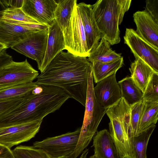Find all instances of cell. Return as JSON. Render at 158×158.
Here are the masks:
<instances>
[{
    "label": "cell",
    "instance_id": "f35d334b",
    "mask_svg": "<svg viewBox=\"0 0 158 158\" xmlns=\"http://www.w3.org/2000/svg\"></svg>",
    "mask_w": 158,
    "mask_h": 158
},
{
    "label": "cell",
    "instance_id": "484cf974",
    "mask_svg": "<svg viewBox=\"0 0 158 158\" xmlns=\"http://www.w3.org/2000/svg\"><path fill=\"white\" fill-rule=\"evenodd\" d=\"M77 0H58L54 13L55 19L62 31L67 27Z\"/></svg>",
    "mask_w": 158,
    "mask_h": 158
},
{
    "label": "cell",
    "instance_id": "8992f818",
    "mask_svg": "<svg viewBox=\"0 0 158 158\" xmlns=\"http://www.w3.org/2000/svg\"><path fill=\"white\" fill-rule=\"evenodd\" d=\"M65 49L74 56L87 57L89 56L85 31L80 12L76 3L69 23L62 31Z\"/></svg>",
    "mask_w": 158,
    "mask_h": 158
},
{
    "label": "cell",
    "instance_id": "e575fe53",
    "mask_svg": "<svg viewBox=\"0 0 158 158\" xmlns=\"http://www.w3.org/2000/svg\"><path fill=\"white\" fill-rule=\"evenodd\" d=\"M13 60L12 56L6 52V49L0 53V69L4 65Z\"/></svg>",
    "mask_w": 158,
    "mask_h": 158
},
{
    "label": "cell",
    "instance_id": "f546056e",
    "mask_svg": "<svg viewBox=\"0 0 158 158\" xmlns=\"http://www.w3.org/2000/svg\"><path fill=\"white\" fill-rule=\"evenodd\" d=\"M143 101L158 102V73L151 77L143 93Z\"/></svg>",
    "mask_w": 158,
    "mask_h": 158
},
{
    "label": "cell",
    "instance_id": "6da1fadb",
    "mask_svg": "<svg viewBox=\"0 0 158 158\" xmlns=\"http://www.w3.org/2000/svg\"><path fill=\"white\" fill-rule=\"evenodd\" d=\"M92 70V64L86 57L62 51L38 75L35 82L61 88L85 106L88 76Z\"/></svg>",
    "mask_w": 158,
    "mask_h": 158
},
{
    "label": "cell",
    "instance_id": "d6a6232c",
    "mask_svg": "<svg viewBox=\"0 0 158 158\" xmlns=\"http://www.w3.org/2000/svg\"><path fill=\"white\" fill-rule=\"evenodd\" d=\"M24 0H0V5L3 10L9 8H21Z\"/></svg>",
    "mask_w": 158,
    "mask_h": 158
},
{
    "label": "cell",
    "instance_id": "ffe728a7",
    "mask_svg": "<svg viewBox=\"0 0 158 158\" xmlns=\"http://www.w3.org/2000/svg\"><path fill=\"white\" fill-rule=\"evenodd\" d=\"M110 44L105 39L102 38L98 44L91 50L87 58L91 63L95 61L107 63L117 60L122 56L120 54L112 50Z\"/></svg>",
    "mask_w": 158,
    "mask_h": 158
},
{
    "label": "cell",
    "instance_id": "d590c367",
    "mask_svg": "<svg viewBox=\"0 0 158 158\" xmlns=\"http://www.w3.org/2000/svg\"><path fill=\"white\" fill-rule=\"evenodd\" d=\"M89 152V149L86 148L81 153L79 158H86Z\"/></svg>",
    "mask_w": 158,
    "mask_h": 158
},
{
    "label": "cell",
    "instance_id": "8fae6325",
    "mask_svg": "<svg viewBox=\"0 0 158 158\" xmlns=\"http://www.w3.org/2000/svg\"><path fill=\"white\" fill-rule=\"evenodd\" d=\"M124 40L135 59H142L158 73V50L142 39L132 28L126 29Z\"/></svg>",
    "mask_w": 158,
    "mask_h": 158
},
{
    "label": "cell",
    "instance_id": "ac0fdd59",
    "mask_svg": "<svg viewBox=\"0 0 158 158\" xmlns=\"http://www.w3.org/2000/svg\"><path fill=\"white\" fill-rule=\"evenodd\" d=\"M93 138L94 155L98 158H123L107 130L97 131Z\"/></svg>",
    "mask_w": 158,
    "mask_h": 158
},
{
    "label": "cell",
    "instance_id": "7a4b0ae2",
    "mask_svg": "<svg viewBox=\"0 0 158 158\" xmlns=\"http://www.w3.org/2000/svg\"><path fill=\"white\" fill-rule=\"evenodd\" d=\"M40 85L43 88L41 93L34 94L31 92L25 96L20 104L2 116L3 121L6 125L42 121L47 115L59 110L70 98L61 88Z\"/></svg>",
    "mask_w": 158,
    "mask_h": 158
},
{
    "label": "cell",
    "instance_id": "603a6c76",
    "mask_svg": "<svg viewBox=\"0 0 158 158\" xmlns=\"http://www.w3.org/2000/svg\"><path fill=\"white\" fill-rule=\"evenodd\" d=\"M38 86L35 82L0 87V101H4L25 96Z\"/></svg>",
    "mask_w": 158,
    "mask_h": 158
},
{
    "label": "cell",
    "instance_id": "4fadbf2b",
    "mask_svg": "<svg viewBox=\"0 0 158 158\" xmlns=\"http://www.w3.org/2000/svg\"><path fill=\"white\" fill-rule=\"evenodd\" d=\"M58 0H24L21 8L27 15L39 23L49 27L55 20Z\"/></svg>",
    "mask_w": 158,
    "mask_h": 158
},
{
    "label": "cell",
    "instance_id": "4dcf8cb0",
    "mask_svg": "<svg viewBox=\"0 0 158 158\" xmlns=\"http://www.w3.org/2000/svg\"><path fill=\"white\" fill-rule=\"evenodd\" d=\"M25 97L6 101H0V116L11 110L20 104Z\"/></svg>",
    "mask_w": 158,
    "mask_h": 158
},
{
    "label": "cell",
    "instance_id": "83f0119b",
    "mask_svg": "<svg viewBox=\"0 0 158 158\" xmlns=\"http://www.w3.org/2000/svg\"><path fill=\"white\" fill-rule=\"evenodd\" d=\"M12 151L15 158H51L44 150L33 146L20 145Z\"/></svg>",
    "mask_w": 158,
    "mask_h": 158
},
{
    "label": "cell",
    "instance_id": "44dd1931",
    "mask_svg": "<svg viewBox=\"0 0 158 158\" xmlns=\"http://www.w3.org/2000/svg\"><path fill=\"white\" fill-rule=\"evenodd\" d=\"M92 76L94 82L97 83L114 73L122 67L123 64V57L107 63L95 61L91 63Z\"/></svg>",
    "mask_w": 158,
    "mask_h": 158
},
{
    "label": "cell",
    "instance_id": "9a60e30c",
    "mask_svg": "<svg viewBox=\"0 0 158 158\" xmlns=\"http://www.w3.org/2000/svg\"><path fill=\"white\" fill-rule=\"evenodd\" d=\"M136 33L142 39L158 50V23L144 10L133 15Z\"/></svg>",
    "mask_w": 158,
    "mask_h": 158
},
{
    "label": "cell",
    "instance_id": "d6986e66",
    "mask_svg": "<svg viewBox=\"0 0 158 158\" xmlns=\"http://www.w3.org/2000/svg\"><path fill=\"white\" fill-rule=\"evenodd\" d=\"M129 70L134 82L143 93L151 77L156 72L140 58L135 59Z\"/></svg>",
    "mask_w": 158,
    "mask_h": 158
},
{
    "label": "cell",
    "instance_id": "4316f807",
    "mask_svg": "<svg viewBox=\"0 0 158 158\" xmlns=\"http://www.w3.org/2000/svg\"><path fill=\"white\" fill-rule=\"evenodd\" d=\"M144 103L142 101L130 106L129 115L130 138L137 135Z\"/></svg>",
    "mask_w": 158,
    "mask_h": 158
},
{
    "label": "cell",
    "instance_id": "f1b7e54d",
    "mask_svg": "<svg viewBox=\"0 0 158 158\" xmlns=\"http://www.w3.org/2000/svg\"><path fill=\"white\" fill-rule=\"evenodd\" d=\"M0 17L19 22L40 24L27 15L21 8H9L0 10Z\"/></svg>",
    "mask_w": 158,
    "mask_h": 158
},
{
    "label": "cell",
    "instance_id": "d4e9b609",
    "mask_svg": "<svg viewBox=\"0 0 158 158\" xmlns=\"http://www.w3.org/2000/svg\"><path fill=\"white\" fill-rule=\"evenodd\" d=\"M156 127V125H153L137 136L130 138L134 158H147L148 142Z\"/></svg>",
    "mask_w": 158,
    "mask_h": 158
},
{
    "label": "cell",
    "instance_id": "ba28073f",
    "mask_svg": "<svg viewBox=\"0 0 158 158\" xmlns=\"http://www.w3.org/2000/svg\"><path fill=\"white\" fill-rule=\"evenodd\" d=\"M39 75L27 59L21 62L13 60L0 69V87L31 83Z\"/></svg>",
    "mask_w": 158,
    "mask_h": 158
},
{
    "label": "cell",
    "instance_id": "836d02e7",
    "mask_svg": "<svg viewBox=\"0 0 158 158\" xmlns=\"http://www.w3.org/2000/svg\"><path fill=\"white\" fill-rule=\"evenodd\" d=\"M0 158H15V157L10 149L0 144Z\"/></svg>",
    "mask_w": 158,
    "mask_h": 158
},
{
    "label": "cell",
    "instance_id": "7c38bea8",
    "mask_svg": "<svg viewBox=\"0 0 158 158\" xmlns=\"http://www.w3.org/2000/svg\"><path fill=\"white\" fill-rule=\"evenodd\" d=\"M47 25L31 24L24 26L4 21L0 19V43L7 48L12 47L24 39L29 34L48 28Z\"/></svg>",
    "mask_w": 158,
    "mask_h": 158
},
{
    "label": "cell",
    "instance_id": "7402d4cb",
    "mask_svg": "<svg viewBox=\"0 0 158 158\" xmlns=\"http://www.w3.org/2000/svg\"><path fill=\"white\" fill-rule=\"evenodd\" d=\"M118 83L122 97L130 106L143 101V93L135 83L131 76L125 77Z\"/></svg>",
    "mask_w": 158,
    "mask_h": 158
},
{
    "label": "cell",
    "instance_id": "277c9868",
    "mask_svg": "<svg viewBox=\"0 0 158 158\" xmlns=\"http://www.w3.org/2000/svg\"><path fill=\"white\" fill-rule=\"evenodd\" d=\"M92 70L89 73L84 116L78 142L69 158H77L87 147L97 132L98 126L107 109L97 101L94 92Z\"/></svg>",
    "mask_w": 158,
    "mask_h": 158
},
{
    "label": "cell",
    "instance_id": "5b68a950",
    "mask_svg": "<svg viewBox=\"0 0 158 158\" xmlns=\"http://www.w3.org/2000/svg\"><path fill=\"white\" fill-rule=\"evenodd\" d=\"M130 106L122 97L108 108L106 113L110 119V133L123 158H134L129 138V115Z\"/></svg>",
    "mask_w": 158,
    "mask_h": 158
},
{
    "label": "cell",
    "instance_id": "5bb4252c",
    "mask_svg": "<svg viewBox=\"0 0 158 158\" xmlns=\"http://www.w3.org/2000/svg\"><path fill=\"white\" fill-rule=\"evenodd\" d=\"M116 73L101 80L94 87V94L97 101L106 109L122 98L120 87L116 79Z\"/></svg>",
    "mask_w": 158,
    "mask_h": 158
},
{
    "label": "cell",
    "instance_id": "cb8c5ba5",
    "mask_svg": "<svg viewBox=\"0 0 158 158\" xmlns=\"http://www.w3.org/2000/svg\"><path fill=\"white\" fill-rule=\"evenodd\" d=\"M144 102L137 135L156 125L158 119V102Z\"/></svg>",
    "mask_w": 158,
    "mask_h": 158
},
{
    "label": "cell",
    "instance_id": "8d00e7d4",
    "mask_svg": "<svg viewBox=\"0 0 158 158\" xmlns=\"http://www.w3.org/2000/svg\"><path fill=\"white\" fill-rule=\"evenodd\" d=\"M7 48L3 44L0 43V53L4 50L6 49Z\"/></svg>",
    "mask_w": 158,
    "mask_h": 158
},
{
    "label": "cell",
    "instance_id": "3957f363",
    "mask_svg": "<svg viewBox=\"0 0 158 158\" xmlns=\"http://www.w3.org/2000/svg\"><path fill=\"white\" fill-rule=\"evenodd\" d=\"M131 0H98L91 5L94 18L102 38L110 45L120 42L119 26L125 13L131 6Z\"/></svg>",
    "mask_w": 158,
    "mask_h": 158
},
{
    "label": "cell",
    "instance_id": "74e56055",
    "mask_svg": "<svg viewBox=\"0 0 158 158\" xmlns=\"http://www.w3.org/2000/svg\"><path fill=\"white\" fill-rule=\"evenodd\" d=\"M89 158H98L94 154L90 156Z\"/></svg>",
    "mask_w": 158,
    "mask_h": 158
},
{
    "label": "cell",
    "instance_id": "e0dca14e",
    "mask_svg": "<svg viewBox=\"0 0 158 158\" xmlns=\"http://www.w3.org/2000/svg\"><path fill=\"white\" fill-rule=\"evenodd\" d=\"M84 28L89 52L102 38L93 13L92 5L84 2L77 4Z\"/></svg>",
    "mask_w": 158,
    "mask_h": 158
},
{
    "label": "cell",
    "instance_id": "30bf717a",
    "mask_svg": "<svg viewBox=\"0 0 158 158\" xmlns=\"http://www.w3.org/2000/svg\"><path fill=\"white\" fill-rule=\"evenodd\" d=\"M48 33V28L32 32L11 48L35 60L40 70L45 53Z\"/></svg>",
    "mask_w": 158,
    "mask_h": 158
},
{
    "label": "cell",
    "instance_id": "9c48e42d",
    "mask_svg": "<svg viewBox=\"0 0 158 158\" xmlns=\"http://www.w3.org/2000/svg\"><path fill=\"white\" fill-rule=\"evenodd\" d=\"M42 121H34L0 126V144L10 149L29 141L39 131Z\"/></svg>",
    "mask_w": 158,
    "mask_h": 158
},
{
    "label": "cell",
    "instance_id": "52a82bcc",
    "mask_svg": "<svg viewBox=\"0 0 158 158\" xmlns=\"http://www.w3.org/2000/svg\"><path fill=\"white\" fill-rule=\"evenodd\" d=\"M81 129L79 127L73 132L36 141L33 146L43 149L51 158H69L77 144Z\"/></svg>",
    "mask_w": 158,
    "mask_h": 158
},
{
    "label": "cell",
    "instance_id": "1f68e13d",
    "mask_svg": "<svg viewBox=\"0 0 158 158\" xmlns=\"http://www.w3.org/2000/svg\"><path fill=\"white\" fill-rule=\"evenodd\" d=\"M144 10L158 23V0H147Z\"/></svg>",
    "mask_w": 158,
    "mask_h": 158
},
{
    "label": "cell",
    "instance_id": "2e32d148",
    "mask_svg": "<svg viewBox=\"0 0 158 158\" xmlns=\"http://www.w3.org/2000/svg\"><path fill=\"white\" fill-rule=\"evenodd\" d=\"M48 31L45 53L40 70L41 73L58 54L65 49L62 31L55 19L48 27Z\"/></svg>",
    "mask_w": 158,
    "mask_h": 158
}]
</instances>
